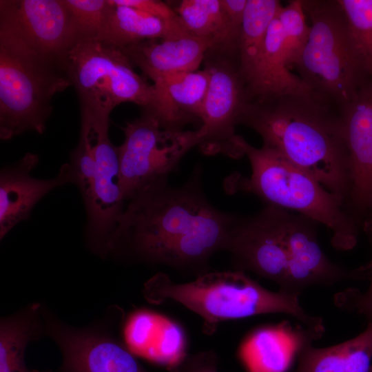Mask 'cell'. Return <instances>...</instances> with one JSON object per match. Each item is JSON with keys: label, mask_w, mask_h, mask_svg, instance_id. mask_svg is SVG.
<instances>
[{"label": "cell", "mask_w": 372, "mask_h": 372, "mask_svg": "<svg viewBox=\"0 0 372 372\" xmlns=\"http://www.w3.org/2000/svg\"><path fill=\"white\" fill-rule=\"evenodd\" d=\"M235 217L207 200L197 168L183 185L158 184L127 201L108 256L198 277L209 272L215 253L225 251Z\"/></svg>", "instance_id": "cell-1"}, {"label": "cell", "mask_w": 372, "mask_h": 372, "mask_svg": "<svg viewBox=\"0 0 372 372\" xmlns=\"http://www.w3.org/2000/svg\"><path fill=\"white\" fill-rule=\"evenodd\" d=\"M255 130L263 145L316 178L345 205L350 165L340 110L311 92L249 101L237 125Z\"/></svg>", "instance_id": "cell-2"}, {"label": "cell", "mask_w": 372, "mask_h": 372, "mask_svg": "<svg viewBox=\"0 0 372 372\" xmlns=\"http://www.w3.org/2000/svg\"><path fill=\"white\" fill-rule=\"evenodd\" d=\"M318 223L296 212L267 205L252 215L236 214L225 251L236 270L248 271L299 295L311 286L345 280L347 269L326 255Z\"/></svg>", "instance_id": "cell-3"}, {"label": "cell", "mask_w": 372, "mask_h": 372, "mask_svg": "<svg viewBox=\"0 0 372 372\" xmlns=\"http://www.w3.org/2000/svg\"><path fill=\"white\" fill-rule=\"evenodd\" d=\"M143 293L151 303L174 301L194 312L208 335L223 322L271 313L287 314L308 329H324L322 318L302 307L299 295L269 290L242 271H209L183 283L158 273L145 283Z\"/></svg>", "instance_id": "cell-4"}, {"label": "cell", "mask_w": 372, "mask_h": 372, "mask_svg": "<svg viewBox=\"0 0 372 372\" xmlns=\"http://www.w3.org/2000/svg\"><path fill=\"white\" fill-rule=\"evenodd\" d=\"M237 143L250 163L251 173L247 177L230 176V191L253 194L267 205L325 225L331 231V244L335 249L349 250L355 246L360 225L336 195L275 150L265 145L255 147L240 135Z\"/></svg>", "instance_id": "cell-5"}, {"label": "cell", "mask_w": 372, "mask_h": 372, "mask_svg": "<svg viewBox=\"0 0 372 372\" xmlns=\"http://www.w3.org/2000/svg\"><path fill=\"white\" fill-rule=\"evenodd\" d=\"M72 83L61 63L31 48L0 23V138L26 131L42 134L52 97Z\"/></svg>", "instance_id": "cell-6"}, {"label": "cell", "mask_w": 372, "mask_h": 372, "mask_svg": "<svg viewBox=\"0 0 372 372\" xmlns=\"http://www.w3.org/2000/svg\"><path fill=\"white\" fill-rule=\"evenodd\" d=\"M80 103L112 110L126 102L142 107L162 127L178 130L180 119L163 94L138 75L123 50L96 39H81L61 60Z\"/></svg>", "instance_id": "cell-7"}, {"label": "cell", "mask_w": 372, "mask_h": 372, "mask_svg": "<svg viewBox=\"0 0 372 372\" xmlns=\"http://www.w3.org/2000/svg\"><path fill=\"white\" fill-rule=\"evenodd\" d=\"M301 2L309 34L293 67L312 94L340 110L371 80L356 56L338 0Z\"/></svg>", "instance_id": "cell-8"}, {"label": "cell", "mask_w": 372, "mask_h": 372, "mask_svg": "<svg viewBox=\"0 0 372 372\" xmlns=\"http://www.w3.org/2000/svg\"><path fill=\"white\" fill-rule=\"evenodd\" d=\"M118 146L120 184L125 201L152 186L167 183L183 156L198 146L204 132L169 130L153 116L143 113L122 127Z\"/></svg>", "instance_id": "cell-9"}, {"label": "cell", "mask_w": 372, "mask_h": 372, "mask_svg": "<svg viewBox=\"0 0 372 372\" xmlns=\"http://www.w3.org/2000/svg\"><path fill=\"white\" fill-rule=\"evenodd\" d=\"M90 127L96 168L92 188L84 201L86 211L85 242L91 251L108 256V247L125 209L120 184L118 146L109 138L110 112L83 108Z\"/></svg>", "instance_id": "cell-10"}, {"label": "cell", "mask_w": 372, "mask_h": 372, "mask_svg": "<svg viewBox=\"0 0 372 372\" xmlns=\"http://www.w3.org/2000/svg\"><path fill=\"white\" fill-rule=\"evenodd\" d=\"M212 54L205 67L210 80L203 106L200 128L204 132L198 147L206 155L221 154L232 158L244 156L236 139L235 126L248 102L245 84L233 56L209 50Z\"/></svg>", "instance_id": "cell-11"}, {"label": "cell", "mask_w": 372, "mask_h": 372, "mask_svg": "<svg viewBox=\"0 0 372 372\" xmlns=\"http://www.w3.org/2000/svg\"><path fill=\"white\" fill-rule=\"evenodd\" d=\"M43 334L59 347L56 372H151L109 329L70 326L41 304Z\"/></svg>", "instance_id": "cell-12"}, {"label": "cell", "mask_w": 372, "mask_h": 372, "mask_svg": "<svg viewBox=\"0 0 372 372\" xmlns=\"http://www.w3.org/2000/svg\"><path fill=\"white\" fill-rule=\"evenodd\" d=\"M0 23L34 51L61 63L79 39L63 0H1Z\"/></svg>", "instance_id": "cell-13"}, {"label": "cell", "mask_w": 372, "mask_h": 372, "mask_svg": "<svg viewBox=\"0 0 372 372\" xmlns=\"http://www.w3.org/2000/svg\"><path fill=\"white\" fill-rule=\"evenodd\" d=\"M350 165L346 208L360 224L372 216V81L340 109Z\"/></svg>", "instance_id": "cell-14"}, {"label": "cell", "mask_w": 372, "mask_h": 372, "mask_svg": "<svg viewBox=\"0 0 372 372\" xmlns=\"http://www.w3.org/2000/svg\"><path fill=\"white\" fill-rule=\"evenodd\" d=\"M39 160L37 154L28 152L19 161L1 170V239L17 224L29 219L35 205L50 191L68 183H74V175L70 163L62 165L53 178H34L31 172Z\"/></svg>", "instance_id": "cell-15"}, {"label": "cell", "mask_w": 372, "mask_h": 372, "mask_svg": "<svg viewBox=\"0 0 372 372\" xmlns=\"http://www.w3.org/2000/svg\"><path fill=\"white\" fill-rule=\"evenodd\" d=\"M146 40L120 48L133 65L152 80L171 74L198 70L212 43L187 34L170 39Z\"/></svg>", "instance_id": "cell-16"}, {"label": "cell", "mask_w": 372, "mask_h": 372, "mask_svg": "<svg viewBox=\"0 0 372 372\" xmlns=\"http://www.w3.org/2000/svg\"><path fill=\"white\" fill-rule=\"evenodd\" d=\"M320 337L312 334L300 343L295 372H370L372 360V320L357 336L342 343L324 347H313Z\"/></svg>", "instance_id": "cell-17"}, {"label": "cell", "mask_w": 372, "mask_h": 372, "mask_svg": "<svg viewBox=\"0 0 372 372\" xmlns=\"http://www.w3.org/2000/svg\"><path fill=\"white\" fill-rule=\"evenodd\" d=\"M317 331H293L285 325L259 329L242 343L239 358L247 372H287L302 341Z\"/></svg>", "instance_id": "cell-18"}, {"label": "cell", "mask_w": 372, "mask_h": 372, "mask_svg": "<svg viewBox=\"0 0 372 372\" xmlns=\"http://www.w3.org/2000/svg\"><path fill=\"white\" fill-rule=\"evenodd\" d=\"M114 6L108 23L98 39L114 46L123 48L146 40L170 39L190 34L181 20L167 21L131 7Z\"/></svg>", "instance_id": "cell-19"}, {"label": "cell", "mask_w": 372, "mask_h": 372, "mask_svg": "<svg viewBox=\"0 0 372 372\" xmlns=\"http://www.w3.org/2000/svg\"><path fill=\"white\" fill-rule=\"evenodd\" d=\"M175 11L191 34L212 43L209 50L238 59L240 36L231 28L220 0H183Z\"/></svg>", "instance_id": "cell-20"}, {"label": "cell", "mask_w": 372, "mask_h": 372, "mask_svg": "<svg viewBox=\"0 0 372 372\" xmlns=\"http://www.w3.org/2000/svg\"><path fill=\"white\" fill-rule=\"evenodd\" d=\"M41 307L32 304L1 319L0 372H41L30 369L25 360L28 344L44 335Z\"/></svg>", "instance_id": "cell-21"}, {"label": "cell", "mask_w": 372, "mask_h": 372, "mask_svg": "<svg viewBox=\"0 0 372 372\" xmlns=\"http://www.w3.org/2000/svg\"><path fill=\"white\" fill-rule=\"evenodd\" d=\"M281 6L278 0L247 1L238 50V70L245 87L254 73L268 28Z\"/></svg>", "instance_id": "cell-22"}, {"label": "cell", "mask_w": 372, "mask_h": 372, "mask_svg": "<svg viewBox=\"0 0 372 372\" xmlns=\"http://www.w3.org/2000/svg\"><path fill=\"white\" fill-rule=\"evenodd\" d=\"M210 80L208 69L161 76L154 85L163 95L185 125L200 121Z\"/></svg>", "instance_id": "cell-23"}, {"label": "cell", "mask_w": 372, "mask_h": 372, "mask_svg": "<svg viewBox=\"0 0 372 372\" xmlns=\"http://www.w3.org/2000/svg\"><path fill=\"white\" fill-rule=\"evenodd\" d=\"M349 37L366 76L372 81V0H338Z\"/></svg>", "instance_id": "cell-24"}, {"label": "cell", "mask_w": 372, "mask_h": 372, "mask_svg": "<svg viewBox=\"0 0 372 372\" xmlns=\"http://www.w3.org/2000/svg\"><path fill=\"white\" fill-rule=\"evenodd\" d=\"M277 15L283 34L285 63L289 69L296 63L306 45L309 25L301 0L289 1L285 6L282 5Z\"/></svg>", "instance_id": "cell-25"}, {"label": "cell", "mask_w": 372, "mask_h": 372, "mask_svg": "<svg viewBox=\"0 0 372 372\" xmlns=\"http://www.w3.org/2000/svg\"><path fill=\"white\" fill-rule=\"evenodd\" d=\"M74 21L79 39H98L114 9L111 0H63Z\"/></svg>", "instance_id": "cell-26"}, {"label": "cell", "mask_w": 372, "mask_h": 372, "mask_svg": "<svg viewBox=\"0 0 372 372\" xmlns=\"http://www.w3.org/2000/svg\"><path fill=\"white\" fill-rule=\"evenodd\" d=\"M74 175V184L79 187L83 201L90 192L96 168V160L87 115L81 112V129L78 145L71 154L69 163Z\"/></svg>", "instance_id": "cell-27"}, {"label": "cell", "mask_w": 372, "mask_h": 372, "mask_svg": "<svg viewBox=\"0 0 372 372\" xmlns=\"http://www.w3.org/2000/svg\"><path fill=\"white\" fill-rule=\"evenodd\" d=\"M366 229L372 243V229ZM370 283L364 293L353 289L340 293L336 297L337 304L348 310L355 311L366 318L368 322L372 320V262L368 267Z\"/></svg>", "instance_id": "cell-28"}, {"label": "cell", "mask_w": 372, "mask_h": 372, "mask_svg": "<svg viewBox=\"0 0 372 372\" xmlns=\"http://www.w3.org/2000/svg\"><path fill=\"white\" fill-rule=\"evenodd\" d=\"M218 358L214 351H205L184 356L169 372H218Z\"/></svg>", "instance_id": "cell-29"}, {"label": "cell", "mask_w": 372, "mask_h": 372, "mask_svg": "<svg viewBox=\"0 0 372 372\" xmlns=\"http://www.w3.org/2000/svg\"><path fill=\"white\" fill-rule=\"evenodd\" d=\"M114 4L131 7L167 21H178V14L167 4L156 0H111Z\"/></svg>", "instance_id": "cell-30"}, {"label": "cell", "mask_w": 372, "mask_h": 372, "mask_svg": "<svg viewBox=\"0 0 372 372\" xmlns=\"http://www.w3.org/2000/svg\"><path fill=\"white\" fill-rule=\"evenodd\" d=\"M247 1L220 0L221 5L231 28L239 36H240Z\"/></svg>", "instance_id": "cell-31"}, {"label": "cell", "mask_w": 372, "mask_h": 372, "mask_svg": "<svg viewBox=\"0 0 372 372\" xmlns=\"http://www.w3.org/2000/svg\"><path fill=\"white\" fill-rule=\"evenodd\" d=\"M365 226L372 228V220L366 221L365 223Z\"/></svg>", "instance_id": "cell-32"}, {"label": "cell", "mask_w": 372, "mask_h": 372, "mask_svg": "<svg viewBox=\"0 0 372 372\" xmlns=\"http://www.w3.org/2000/svg\"><path fill=\"white\" fill-rule=\"evenodd\" d=\"M247 372V371H246Z\"/></svg>", "instance_id": "cell-33"}]
</instances>
